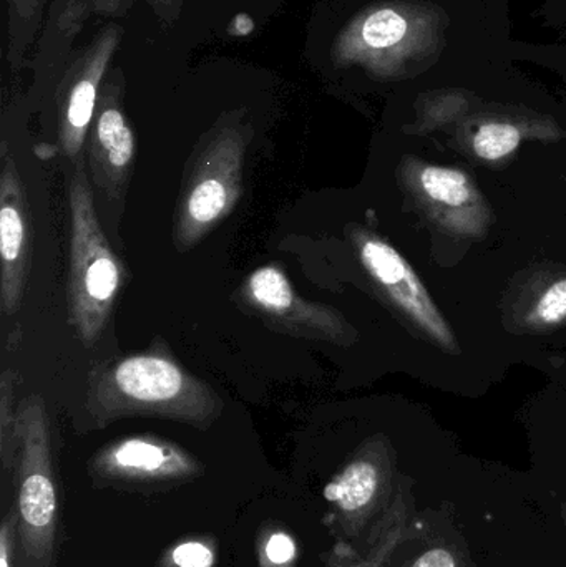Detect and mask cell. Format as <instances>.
<instances>
[{"instance_id": "cell-1", "label": "cell", "mask_w": 566, "mask_h": 567, "mask_svg": "<svg viewBox=\"0 0 566 567\" xmlns=\"http://www.w3.org/2000/svg\"><path fill=\"white\" fill-rule=\"evenodd\" d=\"M85 409L99 429L123 419H162L206 430L219 419L225 402L172 357L146 352L92 370Z\"/></svg>"}, {"instance_id": "cell-2", "label": "cell", "mask_w": 566, "mask_h": 567, "mask_svg": "<svg viewBox=\"0 0 566 567\" xmlns=\"http://www.w3.org/2000/svg\"><path fill=\"white\" fill-rule=\"evenodd\" d=\"M70 320L85 346H93L102 336L122 290L123 265L102 226L93 205L92 188L83 163L70 176Z\"/></svg>"}, {"instance_id": "cell-3", "label": "cell", "mask_w": 566, "mask_h": 567, "mask_svg": "<svg viewBox=\"0 0 566 567\" xmlns=\"http://www.w3.org/2000/svg\"><path fill=\"white\" fill-rule=\"evenodd\" d=\"M20 453L17 465L19 549L16 567H55L59 555V482L52 430L42 396L19 405Z\"/></svg>"}, {"instance_id": "cell-4", "label": "cell", "mask_w": 566, "mask_h": 567, "mask_svg": "<svg viewBox=\"0 0 566 567\" xmlns=\"http://www.w3.org/2000/svg\"><path fill=\"white\" fill-rule=\"evenodd\" d=\"M246 140L236 130L209 140L183 179L173 241L185 252L231 215L243 196Z\"/></svg>"}, {"instance_id": "cell-5", "label": "cell", "mask_w": 566, "mask_h": 567, "mask_svg": "<svg viewBox=\"0 0 566 567\" xmlns=\"http://www.w3.org/2000/svg\"><path fill=\"white\" fill-rule=\"evenodd\" d=\"M236 299L243 309L275 332L296 339L349 342L348 323L341 313L299 296L279 266L255 269L243 281Z\"/></svg>"}, {"instance_id": "cell-6", "label": "cell", "mask_w": 566, "mask_h": 567, "mask_svg": "<svg viewBox=\"0 0 566 567\" xmlns=\"http://www.w3.org/2000/svg\"><path fill=\"white\" fill-rule=\"evenodd\" d=\"M89 473L99 486L158 489L198 478L203 465L175 442L132 435L102 446L90 458Z\"/></svg>"}, {"instance_id": "cell-7", "label": "cell", "mask_w": 566, "mask_h": 567, "mask_svg": "<svg viewBox=\"0 0 566 567\" xmlns=\"http://www.w3.org/2000/svg\"><path fill=\"white\" fill-rule=\"evenodd\" d=\"M352 241L358 249L359 261L372 281L378 284L392 302L408 313L425 333L442 347L454 349L455 339L447 320L441 316L431 293L415 275L404 256L395 251L391 245L368 235L352 233Z\"/></svg>"}, {"instance_id": "cell-8", "label": "cell", "mask_w": 566, "mask_h": 567, "mask_svg": "<svg viewBox=\"0 0 566 567\" xmlns=\"http://www.w3.org/2000/svg\"><path fill=\"white\" fill-rule=\"evenodd\" d=\"M32 269V219L19 169L3 152L0 172V306L13 316L22 303Z\"/></svg>"}, {"instance_id": "cell-9", "label": "cell", "mask_w": 566, "mask_h": 567, "mask_svg": "<svg viewBox=\"0 0 566 567\" xmlns=\"http://www.w3.org/2000/svg\"><path fill=\"white\" fill-rule=\"evenodd\" d=\"M389 472L379 453H358L328 485L325 498L331 508V526L346 538L361 535L388 499Z\"/></svg>"}, {"instance_id": "cell-10", "label": "cell", "mask_w": 566, "mask_h": 567, "mask_svg": "<svg viewBox=\"0 0 566 567\" xmlns=\"http://www.w3.org/2000/svg\"><path fill=\"white\" fill-rule=\"evenodd\" d=\"M135 159V136L125 116L115 106L100 112L93 130L90 166L93 182L109 198L120 202L125 195Z\"/></svg>"}, {"instance_id": "cell-11", "label": "cell", "mask_w": 566, "mask_h": 567, "mask_svg": "<svg viewBox=\"0 0 566 567\" xmlns=\"http://www.w3.org/2000/svg\"><path fill=\"white\" fill-rule=\"evenodd\" d=\"M431 17L414 10L412 16L398 9H379L369 13L361 25V42L371 52L401 50L402 55H418L432 45Z\"/></svg>"}, {"instance_id": "cell-12", "label": "cell", "mask_w": 566, "mask_h": 567, "mask_svg": "<svg viewBox=\"0 0 566 567\" xmlns=\"http://www.w3.org/2000/svg\"><path fill=\"white\" fill-rule=\"evenodd\" d=\"M17 372L0 377V460L6 472L17 468L20 453L19 406H16Z\"/></svg>"}, {"instance_id": "cell-13", "label": "cell", "mask_w": 566, "mask_h": 567, "mask_svg": "<svg viewBox=\"0 0 566 567\" xmlns=\"http://www.w3.org/2000/svg\"><path fill=\"white\" fill-rule=\"evenodd\" d=\"M419 182H421L422 192L431 202L449 208L467 205L474 192L471 179L461 169L428 166L422 169Z\"/></svg>"}, {"instance_id": "cell-14", "label": "cell", "mask_w": 566, "mask_h": 567, "mask_svg": "<svg viewBox=\"0 0 566 567\" xmlns=\"http://www.w3.org/2000/svg\"><path fill=\"white\" fill-rule=\"evenodd\" d=\"M522 132L511 123H485L472 140L475 155L487 162H498L521 146Z\"/></svg>"}, {"instance_id": "cell-15", "label": "cell", "mask_w": 566, "mask_h": 567, "mask_svg": "<svg viewBox=\"0 0 566 567\" xmlns=\"http://www.w3.org/2000/svg\"><path fill=\"white\" fill-rule=\"evenodd\" d=\"M381 533H378V545L372 546L371 558L359 563H329V567H375L398 546L404 528V502L402 496H395L394 506L389 509L381 522Z\"/></svg>"}, {"instance_id": "cell-16", "label": "cell", "mask_w": 566, "mask_h": 567, "mask_svg": "<svg viewBox=\"0 0 566 567\" xmlns=\"http://www.w3.org/2000/svg\"><path fill=\"white\" fill-rule=\"evenodd\" d=\"M259 567H295L298 545L285 529L263 533L258 546Z\"/></svg>"}, {"instance_id": "cell-17", "label": "cell", "mask_w": 566, "mask_h": 567, "mask_svg": "<svg viewBox=\"0 0 566 567\" xmlns=\"http://www.w3.org/2000/svg\"><path fill=\"white\" fill-rule=\"evenodd\" d=\"M216 565L215 546L203 539H188L173 546L159 567H213Z\"/></svg>"}, {"instance_id": "cell-18", "label": "cell", "mask_w": 566, "mask_h": 567, "mask_svg": "<svg viewBox=\"0 0 566 567\" xmlns=\"http://www.w3.org/2000/svg\"><path fill=\"white\" fill-rule=\"evenodd\" d=\"M538 320L547 326L564 322L566 319V279L552 284L538 300L535 309Z\"/></svg>"}, {"instance_id": "cell-19", "label": "cell", "mask_w": 566, "mask_h": 567, "mask_svg": "<svg viewBox=\"0 0 566 567\" xmlns=\"http://www.w3.org/2000/svg\"><path fill=\"white\" fill-rule=\"evenodd\" d=\"M19 549V516L16 506H10L0 526V567H16Z\"/></svg>"}, {"instance_id": "cell-20", "label": "cell", "mask_w": 566, "mask_h": 567, "mask_svg": "<svg viewBox=\"0 0 566 567\" xmlns=\"http://www.w3.org/2000/svg\"><path fill=\"white\" fill-rule=\"evenodd\" d=\"M409 567H459L457 558L447 548H432L422 553Z\"/></svg>"}, {"instance_id": "cell-21", "label": "cell", "mask_w": 566, "mask_h": 567, "mask_svg": "<svg viewBox=\"0 0 566 567\" xmlns=\"http://www.w3.org/2000/svg\"><path fill=\"white\" fill-rule=\"evenodd\" d=\"M564 518H565V522H566V503L564 505Z\"/></svg>"}]
</instances>
